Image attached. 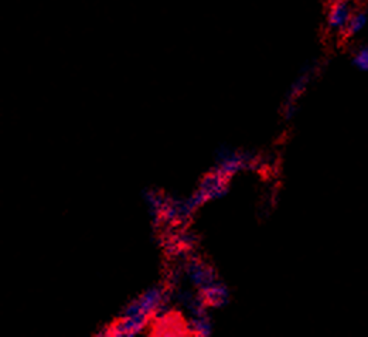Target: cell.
<instances>
[{
    "label": "cell",
    "mask_w": 368,
    "mask_h": 337,
    "mask_svg": "<svg viewBox=\"0 0 368 337\" xmlns=\"http://www.w3.org/2000/svg\"><path fill=\"white\" fill-rule=\"evenodd\" d=\"M353 7L349 0H337L329 14V26L335 31H346V27L353 16Z\"/></svg>",
    "instance_id": "cell-1"
},
{
    "label": "cell",
    "mask_w": 368,
    "mask_h": 337,
    "mask_svg": "<svg viewBox=\"0 0 368 337\" xmlns=\"http://www.w3.org/2000/svg\"><path fill=\"white\" fill-rule=\"evenodd\" d=\"M367 14L364 11L353 13V16L350 17V21H349V24L346 27V34L350 36V37L352 36H357L367 26Z\"/></svg>",
    "instance_id": "cell-2"
},
{
    "label": "cell",
    "mask_w": 368,
    "mask_h": 337,
    "mask_svg": "<svg viewBox=\"0 0 368 337\" xmlns=\"http://www.w3.org/2000/svg\"><path fill=\"white\" fill-rule=\"evenodd\" d=\"M353 63L362 71H368V47L360 48L353 58Z\"/></svg>",
    "instance_id": "cell-3"
}]
</instances>
